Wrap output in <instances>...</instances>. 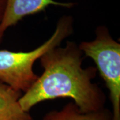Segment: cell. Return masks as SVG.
I'll use <instances>...</instances> for the list:
<instances>
[{
	"label": "cell",
	"instance_id": "cell-6",
	"mask_svg": "<svg viewBox=\"0 0 120 120\" xmlns=\"http://www.w3.org/2000/svg\"><path fill=\"white\" fill-rule=\"evenodd\" d=\"M112 113L103 108L98 111L83 113L73 102L66 104L60 110L46 113L41 120H112Z\"/></svg>",
	"mask_w": 120,
	"mask_h": 120
},
{
	"label": "cell",
	"instance_id": "cell-2",
	"mask_svg": "<svg viewBox=\"0 0 120 120\" xmlns=\"http://www.w3.org/2000/svg\"><path fill=\"white\" fill-rule=\"evenodd\" d=\"M73 19L64 15L58 20L52 35L40 46L30 52L0 50V82L13 89L25 93L34 83L38 76L34 71L35 62L73 32Z\"/></svg>",
	"mask_w": 120,
	"mask_h": 120
},
{
	"label": "cell",
	"instance_id": "cell-3",
	"mask_svg": "<svg viewBox=\"0 0 120 120\" xmlns=\"http://www.w3.org/2000/svg\"><path fill=\"white\" fill-rule=\"evenodd\" d=\"M83 55L90 57L105 83L112 105V120H120V43L105 26H98L95 38L78 45Z\"/></svg>",
	"mask_w": 120,
	"mask_h": 120
},
{
	"label": "cell",
	"instance_id": "cell-1",
	"mask_svg": "<svg viewBox=\"0 0 120 120\" xmlns=\"http://www.w3.org/2000/svg\"><path fill=\"white\" fill-rule=\"evenodd\" d=\"M84 55L77 43L67 41L65 47L52 48L39 60L43 68L33 86L19 99L22 109L29 112L38 103L60 98L73 100L83 113L104 108L106 97L92 80L98 70L82 67Z\"/></svg>",
	"mask_w": 120,
	"mask_h": 120
},
{
	"label": "cell",
	"instance_id": "cell-5",
	"mask_svg": "<svg viewBox=\"0 0 120 120\" xmlns=\"http://www.w3.org/2000/svg\"><path fill=\"white\" fill-rule=\"evenodd\" d=\"M22 92L0 82V120H34L19 103Z\"/></svg>",
	"mask_w": 120,
	"mask_h": 120
},
{
	"label": "cell",
	"instance_id": "cell-7",
	"mask_svg": "<svg viewBox=\"0 0 120 120\" xmlns=\"http://www.w3.org/2000/svg\"><path fill=\"white\" fill-rule=\"evenodd\" d=\"M5 4H6V0H0V23L4 17Z\"/></svg>",
	"mask_w": 120,
	"mask_h": 120
},
{
	"label": "cell",
	"instance_id": "cell-4",
	"mask_svg": "<svg viewBox=\"0 0 120 120\" xmlns=\"http://www.w3.org/2000/svg\"><path fill=\"white\" fill-rule=\"evenodd\" d=\"M73 5L54 0H6L4 17L0 23V43L8 29L16 25L23 17L41 12L49 5L69 8Z\"/></svg>",
	"mask_w": 120,
	"mask_h": 120
}]
</instances>
